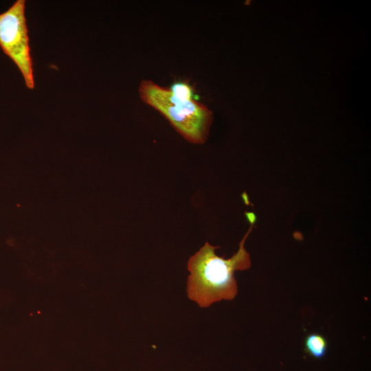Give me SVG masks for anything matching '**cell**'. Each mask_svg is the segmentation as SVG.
<instances>
[{"mask_svg":"<svg viewBox=\"0 0 371 371\" xmlns=\"http://www.w3.org/2000/svg\"><path fill=\"white\" fill-rule=\"evenodd\" d=\"M328 342L326 338L319 333H311L304 339V350L311 357L322 359L327 352Z\"/></svg>","mask_w":371,"mask_h":371,"instance_id":"4","label":"cell"},{"mask_svg":"<svg viewBox=\"0 0 371 371\" xmlns=\"http://www.w3.org/2000/svg\"><path fill=\"white\" fill-rule=\"evenodd\" d=\"M142 100L159 111L188 142L202 144L207 139L213 121V113L196 101L182 100L166 87L150 80H143L139 86Z\"/></svg>","mask_w":371,"mask_h":371,"instance_id":"2","label":"cell"},{"mask_svg":"<svg viewBox=\"0 0 371 371\" xmlns=\"http://www.w3.org/2000/svg\"><path fill=\"white\" fill-rule=\"evenodd\" d=\"M251 229L252 225L240 241L237 252L229 259L218 256L215 249L220 247L208 242L190 258L187 295L200 307H209L216 302L232 300L236 296L238 287L234 273L251 267L250 256L244 243Z\"/></svg>","mask_w":371,"mask_h":371,"instance_id":"1","label":"cell"},{"mask_svg":"<svg viewBox=\"0 0 371 371\" xmlns=\"http://www.w3.org/2000/svg\"><path fill=\"white\" fill-rule=\"evenodd\" d=\"M170 90L177 98L182 100H193L194 91L191 85L188 83H175L170 88Z\"/></svg>","mask_w":371,"mask_h":371,"instance_id":"5","label":"cell"},{"mask_svg":"<svg viewBox=\"0 0 371 371\" xmlns=\"http://www.w3.org/2000/svg\"><path fill=\"white\" fill-rule=\"evenodd\" d=\"M25 10V1L16 0L0 14V47L17 66L27 88L33 89L34 78Z\"/></svg>","mask_w":371,"mask_h":371,"instance_id":"3","label":"cell"}]
</instances>
